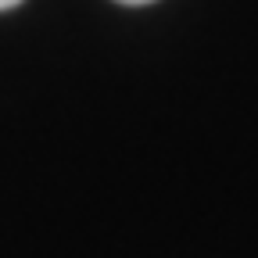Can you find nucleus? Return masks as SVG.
<instances>
[{
    "instance_id": "nucleus-1",
    "label": "nucleus",
    "mask_w": 258,
    "mask_h": 258,
    "mask_svg": "<svg viewBox=\"0 0 258 258\" xmlns=\"http://www.w3.org/2000/svg\"><path fill=\"white\" fill-rule=\"evenodd\" d=\"M22 0H0V11H11V8H18Z\"/></svg>"
},
{
    "instance_id": "nucleus-2",
    "label": "nucleus",
    "mask_w": 258,
    "mask_h": 258,
    "mask_svg": "<svg viewBox=\"0 0 258 258\" xmlns=\"http://www.w3.org/2000/svg\"><path fill=\"white\" fill-rule=\"evenodd\" d=\"M118 4H129V8H140V4H151V0H118Z\"/></svg>"
}]
</instances>
